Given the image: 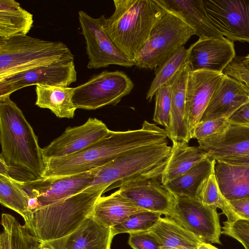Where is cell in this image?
<instances>
[{"label": "cell", "mask_w": 249, "mask_h": 249, "mask_svg": "<svg viewBox=\"0 0 249 249\" xmlns=\"http://www.w3.org/2000/svg\"><path fill=\"white\" fill-rule=\"evenodd\" d=\"M223 73L243 83L249 89V71L242 64L241 57L235 56Z\"/></svg>", "instance_id": "f35d334b"}, {"label": "cell", "mask_w": 249, "mask_h": 249, "mask_svg": "<svg viewBox=\"0 0 249 249\" xmlns=\"http://www.w3.org/2000/svg\"><path fill=\"white\" fill-rule=\"evenodd\" d=\"M41 249H53L50 248H49V247H48L47 246L43 245V246H42Z\"/></svg>", "instance_id": "7dc6e473"}, {"label": "cell", "mask_w": 249, "mask_h": 249, "mask_svg": "<svg viewBox=\"0 0 249 249\" xmlns=\"http://www.w3.org/2000/svg\"><path fill=\"white\" fill-rule=\"evenodd\" d=\"M217 30L233 42L249 43V0H202Z\"/></svg>", "instance_id": "7c38bea8"}, {"label": "cell", "mask_w": 249, "mask_h": 249, "mask_svg": "<svg viewBox=\"0 0 249 249\" xmlns=\"http://www.w3.org/2000/svg\"><path fill=\"white\" fill-rule=\"evenodd\" d=\"M113 237L111 228L90 216L55 249H110Z\"/></svg>", "instance_id": "7402d4cb"}, {"label": "cell", "mask_w": 249, "mask_h": 249, "mask_svg": "<svg viewBox=\"0 0 249 249\" xmlns=\"http://www.w3.org/2000/svg\"><path fill=\"white\" fill-rule=\"evenodd\" d=\"M222 234L232 237L244 247H249V220L238 219L234 222H223Z\"/></svg>", "instance_id": "d590c367"}, {"label": "cell", "mask_w": 249, "mask_h": 249, "mask_svg": "<svg viewBox=\"0 0 249 249\" xmlns=\"http://www.w3.org/2000/svg\"><path fill=\"white\" fill-rule=\"evenodd\" d=\"M161 213L145 211L131 214L117 225L111 228L113 236L124 233L148 230L161 217Z\"/></svg>", "instance_id": "836d02e7"}, {"label": "cell", "mask_w": 249, "mask_h": 249, "mask_svg": "<svg viewBox=\"0 0 249 249\" xmlns=\"http://www.w3.org/2000/svg\"><path fill=\"white\" fill-rule=\"evenodd\" d=\"M196 199L206 205L220 209L222 213L226 216L227 221L232 222L237 220L229 202L220 190L214 171L205 178L199 185Z\"/></svg>", "instance_id": "1f68e13d"}, {"label": "cell", "mask_w": 249, "mask_h": 249, "mask_svg": "<svg viewBox=\"0 0 249 249\" xmlns=\"http://www.w3.org/2000/svg\"><path fill=\"white\" fill-rule=\"evenodd\" d=\"M167 132L144 121L141 128L116 131L83 150L66 157L46 160L44 178L74 175L98 168L119 156L141 148L166 142Z\"/></svg>", "instance_id": "6da1fadb"}, {"label": "cell", "mask_w": 249, "mask_h": 249, "mask_svg": "<svg viewBox=\"0 0 249 249\" xmlns=\"http://www.w3.org/2000/svg\"><path fill=\"white\" fill-rule=\"evenodd\" d=\"M167 11L180 18L199 39L223 37L209 18L202 0H157Z\"/></svg>", "instance_id": "ffe728a7"}, {"label": "cell", "mask_w": 249, "mask_h": 249, "mask_svg": "<svg viewBox=\"0 0 249 249\" xmlns=\"http://www.w3.org/2000/svg\"><path fill=\"white\" fill-rule=\"evenodd\" d=\"M195 34V31L180 18L166 11L153 27L134 62L135 66L155 69Z\"/></svg>", "instance_id": "52a82bcc"}, {"label": "cell", "mask_w": 249, "mask_h": 249, "mask_svg": "<svg viewBox=\"0 0 249 249\" xmlns=\"http://www.w3.org/2000/svg\"><path fill=\"white\" fill-rule=\"evenodd\" d=\"M229 202L237 220H249V198Z\"/></svg>", "instance_id": "ab89813d"}, {"label": "cell", "mask_w": 249, "mask_h": 249, "mask_svg": "<svg viewBox=\"0 0 249 249\" xmlns=\"http://www.w3.org/2000/svg\"><path fill=\"white\" fill-rule=\"evenodd\" d=\"M109 130L102 121L89 118L82 125L68 127L61 135L42 148L44 157L46 160L78 153L102 139Z\"/></svg>", "instance_id": "5bb4252c"}, {"label": "cell", "mask_w": 249, "mask_h": 249, "mask_svg": "<svg viewBox=\"0 0 249 249\" xmlns=\"http://www.w3.org/2000/svg\"><path fill=\"white\" fill-rule=\"evenodd\" d=\"M216 161L231 165H249V154L231 158H222Z\"/></svg>", "instance_id": "b9f144b4"}, {"label": "cell", "mask_w": 249, "mask_h": 249, "mask_svg": "<svg viewBox=\"0 0 249 249\" xmlns=\"http://www.w3.org/2000/svg\"><path fill=\"white\" fill-rule=\"evenodd\" d=\"M224 73L189 71L186 91V112L190 139Z\"/></svg>", "instance_id": "2e32d148"}, {"label": "cell", "mask_w": 249, "mask_h": 249, "mask_svg": "<svg viewBox=\"0 0 249 249\" xmlns=\"http://www.w3.org/2000/svg\"><path fill=\"white\" fill-rule=\"evenodd\" d=\"M249 101V89L229 75L223 76L215 89L200 122L229 118Z\"/></svg>", "instance_id": "ac0fdd59"}, {"label": "cell", "mask_w": 249, "mask_h": 249, "mask_svg": "<svg viewBox=\"0 0 249 249\" xmlns=\"http://www.w3.org/2000/svg\"><path fill=\"white\" fill-rule=\"evenodd\" d=\"M78 19L86 41L89 69H99L111 65L126 68L135 66L112 42L103 27L100 17L94 18L81 10L78 12Z\"/></svg>", "instance_id": "30bf717a"}, {"label": "cell", "mask_w": 249, "mask_h": 249, "mask_svg": "<svg viewBox=\"0 0 249 249\" xmlns=\"http://www.w3.org/2000/svg\"><path fill=\"white\" fill-rule=\"evenodd\" d=\"M214 174L220 190L228 201L249 198V165L216 160Z\"/></svg>", "instance_id": "603a6c76"}, {"label": "cell", "mask_w": 249, "mask_h": 249, "mask_svg": "<svg viewBox=\"0 0 249 249\" xmlns=\"http://www.w3.org/2000/svg\"><path fill=\"white\" fill-rule=\"evenodd\" d=\"M148 231L157 240L161 249H197L203 242L168 216L161 217Z\"/></svg>", "instance_id": "d4e9b609"}, {"label": "cell", "mask_w": 249, "mask_h": 249, "mask_svg": "<svg viewBox=\"0 0 249 249\" xmlns=\"http://www.w3.org/2000/svg\"><path fill=\"white\" fill-rule=\"evenodd\" d=\"M190 49L184 46L180 47L161 65L155 70V77L148 90L146 99L150 102L157 90L171 80L188 62Z\"/></svg>", "instance_id": "4dcf8cb0"}, {"label": "cell", "mask_w": 249, "mask_h": 249, "mask_svg": "<svg viewBox=\"0 0 249 249\" xmlns=\"http://www.w3.org/2000/svg\"><path fill=\"white\" fill-rule=\"evenodd\" d=\"M73 89L74 88L36 85L35 104L50 109L58 118L72 119L77 109L72 99Z\"/></svg>", "instance_id": "4316f807"}, {"label": "cell", "mask_w": 249, "mask_h": 249, "mask_svg": "<svg viewBox=\"0 0 249 249\" xmlns=\"http://www.w3.org/2000/svg\"><path fill=\"white\" fill-rule=\"evenodd\" d=\"M33 14L14 0H0V38L27 35L33 27Z\"/></svg>", "instance_id": "83f0119b"}, {"label": "cell", "mask_w": 249, "mask_h": 249, "mask_svg": "<svg viewBox=\"0 0 249 249\" xmlns=\"http://www.w3.org/2000/svg\"><path fill=\"white\" fill-rule=\"evenodd\" d=\"M228 120L231 123L249 125V101L236 111Z\"/></svg>", "instance_id": "60d3db41"}, {"label": "cell", "mask_w": 249, "mask_h": 249, "mask_svg": "<svg viewBox=\"0 0 249 249\" xmlns=\"http://www.w3.org/2000/svg\"><path fill=\"white\" fill-rule=\"evenodd\" d=\"M0 249H10L8 234L4 229L0 236Z\"/></svg>", "instance_id": "7bdbcfd3"}, {"label": "cell", "mask_w": 249, "mask_h": 249, "mask_svg": "<svg viewBox=\"0 0 249 249\" xmlns=\"http://www.w3.org/2000/svg\"><path fill=\"white\" fill-rule=\"evenodd\" d=\"M153 121L166 129L170 125L171 111V93L169 84L161 86L156 92Z\"/></svg>", "instance_id": "e575fe53"}, {"label": "cell", "mask_w": 249, "mask_h": 249, "mask_svg": "<svg viewBox=\"0 0 249 249\" xmlns=\"http://www.w3.org/2000/svg\"><path fill=\"white\" fill-rule=\"evenodd\" d=\"M74 59L63 42L27 35L0 38V80L38 66Z\"/></svg>", "instance_id": "8992f818"}, {"label": "cell", "mask_w": 249, "mask_h": 249, "mask_svg": "<svg viewBox=\"0 0 249 249\" xmlns=\"http://www.w3.org/2000/svg\"><path fill=\"white\" fill-rule=\"evenodd\" d=\"M157 178H144L122 185L120 194L138 208L170 217L175 204V196Z\"/></svg>", "instance_id": "9a60e30c"}, {"label": "cell", "mask_w": 249, "mask_h": 249, "mask_svg": "<svg viewBox=\"0 0 249 249\" xmlns=\"http://www.w3.org/2000/svg\"><path fill=\"white\" fill-rule=\"evenodd\" d=\"M189 68L183 67L168 83L171 93V111L170 125L165 129L172 142H185L191 140L186 112V91Z\"/></svg>", "instance_id": "44dd1931"}, {"label": "cell", "mask_w": 249, "mask_h": 249, "mask_svg": "<svg viewBox=\"0 0 249 249\" xmlns=\"http://www.w3.org/2000/svg\"><path fill=\"white\" fill-rule=\"evenodd\" d=\"M97 169L74 175L48 177L34 181L19 182L30 197L36 199L37 209H38L79 193L89 187L94 180Z\"/></svg>", "instance_id": "4fadbf2b"}, {"label": "cell", "mask_w": 249, "mask_h": 249, "mask_svg": "<svg viewBox=\"0 0 249 249\" xmlns=\"http://www.w3.org/2000/svg\"><path fill=\"white\" fill-rule=\"evenodd\" d=\"M197 249H219L210 243L202 242L198 246Z\"/></svg>", "instance_id": "f6af8a7d"}, {"label": "cell", "mask_w": 249, "mask_h": 249, "mask_svg": "<svg viewBox=\"0 0 249 249\" xmlns=\"http://www.w3.org/2000/svg\"><path fill=\"white\" fill-rule=\"evenodd\" d=\"M172 143L171 154L160 177L163 184L185 173L208 157L207 153L198 146H191L185 142L173 141Z\"/></svg>", "instance_id": "484cf974"}, {"label": "cell", "mask_w": 249, "mask_h": 249, "mask_svg": "<svg viewBox=\"0 0 249 249\" xmlns=\"http://www.w3.org/2000/svg\"><path fill=\"white\" fill-rule=\"evenodd\" d=\"M129 234L128 244L133 249H161L159 243L148 230Z\"/></svg>", "instance_id": "74e56055"}, {"label": "cell", "mask_w": 249, "mask_h": 249, "mask_svg": "<svg viewBox=\"0 0 249 249\" xmlns=\"http://www.w3.org/2000/svg\"><path fill=\"white\" fill-rule=\"evenodd\" d=\"M1 222L8 234L10 249H41V243L13 215L2 213Z\"/></svg>", "instance_id": "d6a6232c"}, {"label": "cell", "mask_w": 249, "mask_h": 249, "mask_svg": "<svg viewBox=\"0 0 249 249\" xmlns=\"http://www.w3.org/2000/svg\"><path fill=\"white\" fill-rule=\"evenodd\" d=\"M189 48L188 65L192 71L223 73L235 57L233 42L224 36L198 39Z\"/></svg>", "instance_id": "e0dca14e"}, {"label": "cell", "mask_w": 249, "mask_h": 249, "mask_svg": "<svg viewBox=\"0 0 249 249\" xmlns=\"http://www.w3.org/2000/svg\"><path fill=\"white\" fill-rule=\"evenodd\" d=\"M145 211H147L134 205L118 190L108 196L100 197L91 216L101 224L111 228L129 215Z\"/></svg>", "instance_id": "cb8c5ba5"}, {"label": "cell", "mask_w": 249, "mask_h": 249, "mask_svg": "<svg viewBox=\"0 0 249 249\" xmlns=\"http://www.w3.org/2000/svg\"><path fill=\"white\" fill-rule=\"evenodd\" d=\"M106 189L89 187L84 191L33 212L25 227L42 244L55 249L91 216Z\"/></svg>", "instance_id": "3957f363"}, {"label": "cell", "mask_w": 249, "mask_h": 249, "mask_svg": "<svg viewBox=\"0 0 249 249\" xmlns=\"http://www.w3.org/2000/svg\"><path fill=\"white\" fill-rule=\"evenodd\" d=\"M229 124L228 119L225 118L200 122L195 129L193 139L199 141L218 134L223 131Z\"/></svg>", "instance_id": "8d00e7d4"}, {"label": "cell", "mask_w": 249, "mask_h": 249, "mask_svg": "<svg viewBox=\"0 0 249 249\" xmlns=\"http://www.w3.org/2000/svg\"><path fill=\"white\" fill-rule=\"evenodd\" d=\"M0 175L9 176V170L7 165L4 160L0 157Z\"/></svg>", "instance_id": "ee69618b"}, {"label": "cell", "mask_w": 249, "mask_h": 249, "mask_svg": "<svg viewBox=\"0 0 249 249\" xmlns=\"http://www.w3.org/2000/svg\"><path fill=\"white\" fill-rule=\"evenodd\" d=\"M215 160L207 157L190 170L163 184L175 196L196 199L198 187L214 171Z\"/></svg>", "instance_id": "f1b7e54d"}, {"label": "cell", "mask_w": 249, "mask_h": 249, "mask_svg": "<svg viewBox=\"0 0 249 249\" xmlns=\"http://www.w3.org/2000/svg\"><path fill=\"white\" fill-rule=\"evenodd\" d=\"M175 198V206L169 217L203 242L222 244V227L217 209L196 199L185 196Z\"/></svg>", "instance_id": "9c48e42d"}, {"label": "cell", "mask_w": 249, "mask_h": 249, "mask_svg": "<svg viewBox=\"0 0 249 249\" xmlns=\"http://www.w3.org/2000/svg\"><path fill=\"white\" fill-rule=\"evenodd\" d=\"M30 198L19 181L0 175V204L20 214L24 220L25 227L29 224L33 216L29 208Z\"/></svg>", "instance_id": "f546056e"}, {"label": "cell", "mask_w": 249, "mask_h": 249, "mask_svg": "<svg viewBox=\"0 0 249 249\" xmlns=\"http://www.w3.org/2000/svg\"><path fill=\"white\" fill-rule=\"evenodd\" d=\"M113 2L114 13L108 18L100 16L103 27L121 53L134 63L153 27L166 11L157 0Z\"/></svg>", "instance_id": "277c9868"}, {"label": "cell", "mask_w": 249, "mask_h": 249, "mask_svg": "<svg viewBox=\"0 0 249 249\" xmlns=\"http://www.w3.org/2000/svg\"><path fill=\"white\" fill-rule=\"evenodd\" d=\"M244 248H245V249H249V246H246V247H244Z\"/></svg>", "instance_id": "c3c4849f"}, {"label": "cell", "mask_w": 249, "mask_h": 249, "mask_svg": "<svg viewBox=\"0 0 249 249\" xmlns=\"http://www.w3.org/2000/svg\"><path fill=\"white\" fill-rule=\"evenodd\" d=\"M171 148L167 141L123 154L97 168L89 187H102L107 192L137 179L159 178L163 172Z\"/></svg>", "instance_id": "5b68a950"}, {"label": "cell", "mask_w": 249, "mask_h": 249, "mask_svg": "<svg viewBox=\"0 0 249 249\" xmlns=\"http://www.w3.org/2000/svg\"><path fill=\"white\" fill-rule=\"evenodd\" d=\"M207 157L217 160L249 154V125L231 123L222 132L197 141Z\"/></svg>", "instance_id": "d6986e66"}, {"label": "cell", "mask_w": 249, "mask_h": 249, "mask_svg": "<svg viewBox=\"0 0 249 249\" xmlns=\"http://www.w3.org/2000/svg\"></svg>", "instance_id": "681fc988"}, {"label": "cell", "mask_w": 249, "mask_h": 249, "mask_svg": "<svg viewBox=\"0 0 249 249\" xmlns=\"http://www.w3.org/2000/svg\"><path fill=\"white\" fill-rule=\"evenodd\" d=\"M74 59L42 65L0 80V97L10 95L23 88L33 85L68 87L76 81Z\"/></svg>", "instance_id": "8fae6325"}, {"label": "cell", "mask_w": 249, "mask_h": 249, "mask_svg": "<svg viewBox=\"0 0 249 249\" xmlns=\"http://www.w3.org/2000/svg\"><path fill=\"white\" fill-rule=\"evenodd\" d=\"M134 86L123 71H103L74 88L72 102L77 109L89 110L115 106L131 92Z\"/></svg>", "instance_id": "ba28073f"}, {"label": "cell", "mask_w": 249, "mask_h": 249, "mask_svg": "<svg viewBox=\"0 0 249 249\" xmlns=\"http://www.w3.org/2000/svg\"><path fill=\"white\" fill-rule=\"evenodd\" d=\"M241 61L244 67L249 71V54L241 57Z\"/></svg>", "instance_id": "bcb514c9"}, {"label": "cell", "mask_w": 249, "mask_h": 249, "mask_svg": "<svg viewBox=\"0 0 249 249\" xmlns=\"http://www.w3.org/2000/svg\"><path fill=\"white\" fill-rule=\"evenodd\" d=\"M10 96L0 97V157L14 179L26 182L42 179L46 170L43 149L32 127Z\"/></svg>", "instance_id": "7a4b0ae2"}]
</instances>
